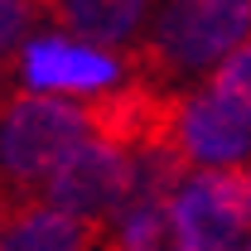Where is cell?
Here are the masks:
<instances>
[{
  "label": "cell",
  "instance_id": "cell-11",
  "mask_svg": "<svg viewBox=\"0 0 251 251\" xmlns=\"http://www.w3.org/2000/svg\"><path fill=\"white\" fill-rule=\"evenodd\" d=\"M25 29H29V0H0V53H10Z\"/></svg>",
  "mask_w": 251,
  "mask_h": 251
},
{
  "label": "cell",
  "instance_id": "cell-6",
  "mask_svg": "<svg viewBox=\"0 0 251 251\" xmlns=\"http://www.w3.org/2000/svg\"><path fill=\"white\" fill-rule=\"evenodd\" d=\"M25 77L39 97H58V92H106L121 68L111 53L73 44V39H34L25 49Z\"/></svg>",
  "mask_w": 251,
  "mask_h": 251
},
{
  "label": "cell",
  "instance_id": "cell-5",
  "mask_svg": "<svg viewBox=\"0 0 251 251\" xmlns=\"http://www.w3.org/2000/svg\"><path fill=\"white\" fill-rule=\"evenodd\" d=\"M169 140L184 159L213 164V169H237L251 155V121L208 87V92H193L174 106Z\"/></svg>",
  "mask_w": 251,
  "mask_h": 251
},
{
  "label": "cell",
  "instance_id": "cell-2",
  "mask_svg": "<svg viewBox=\"0 0 251 251\" xmlns=\"http://www.w3.org/2000/svg\"><path fill=\"white\" fill-rule=\"evenodd\" d=\"M188 251H237L251 232V169H203L169 198Z\"/></svg>",
  "mask_w": 251,
  "mask_h": 251
},
{
  "label": "cell",
  "instance_id": "cell-3",
  "mask_svg": "<svg viewBox=\"0 0 251 251\" xmlns=\"http://www.w3.org/2000/svg\"><path fill=\"white\" fill-rule=\"evenodd\" d=\"M251 39V0H174L159 15L155 49L169 68H208Z\"/></svg>",
  "mask_w": 251,
  "mask_h": 251
},
{
  "label": "cell",
  "instance_id": "cell-4",
  "mask_svg": "<svg viewBox=\"0 0 251 251\" xmlns=\"http://www.w3.org/2000/svg\"><path fill=\"white\" fill-rule=\"evenodd\" d=\"M126 174H130V155L121 145L87 135L58 169L44 179L49 184V208L68 213L77 222H97L106 213H116L126 198Z\"/></svg>",
  "mask_w": 251,
  "mask_h": 251
},
{
  "label": "cell",
  "instance_id": "cell-7",
  "mask_svg": "<svg viewBox=\"0 0 251 251\" xmlns=\"http://www.w3.org/2000/svg\"><path fill=\"white\" fill-rule=\"evenodd\" d=\"M92 222H77L53 208H25L0 227V251H87Z\"/></svg>",
  "mask_w": 251,
  "mask_h": 251
},
{
  "label": "cell",
  "instance_id": "cell-10",
  "mask_svg": "<svg viewBox=\"0 0 251 251\" xmlns=\"http://www.w3.org/2000/svg\"><path fill=\"white\" fill-rule=\"evenodd\" d=\"M213 92H218L222 101H232V106H237V111L251 121V39L242 44V49H232V53L218 63Z\"/></svg>",
  "mask_w": 251,
  "mask_h": 251
},
{
  "label": "cell",
  "instance_id": "cell-1",
  "mask_svg": "<svg viewBox=\"0 0 251 251\" xmlns=\"http://www.w3.org/2000/svg\"><path fill=\"white\" fill-rule=\"evenodd\" d=\"M92 135L87 106L63 97H20L0 116V174L15 184L49 179L63 159Z\"/></svg>",
  "mask_w": 251,
  "mask_h": 251
},
{
  "label": "cell",
  "instance_id": "cell-8",
  "mask_svg": "<svg viewBox=\"0 0 251 251\" xmlns=\"http://www.w3.org/2000/svg\"><path fill=\"white\" fill-rule=\"evenodd\" d=\"M58 15L77 34V44L106 49V44L130 39V29L145 15V0H58Z\"/></svg>",
  "mask_w": 251,
  "mask_h": 251
},
{
  "label": "cell",
  "instance_id": "cell-9",
  "mask_svg": "<svg viewBox=\"0 0 251 251\" xmlns=\"http://www.w3.org/2000/svg\"><path fill=\"white\" fill-rule=\"evenodd\" d=\"M116 251H188L169 203L116 213Z\"/></svg>",
  "mask_w": 251,
  "mask_h": 251
}]
</instances>
